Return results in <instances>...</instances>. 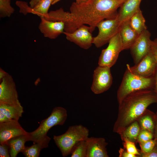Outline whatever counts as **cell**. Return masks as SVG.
Returning a JSON list of instances; mask_svg holds the SVG:
<instances>
[{
  "mask_svg": "<svg viewBox=\"0 0 157 157\" xmlns=\"http://www.w3.org/2000/svg\"><path fill=\"white\" fill-rule=\"evenodd\" d=\"M126 0H88L79 3L73 2L70 16L78 26L87 24L92 32L101 21L117 17V9Z\"/></svg>",
  "mask_w": 157,
  "mask_h": 157,
  "instance_id": "obj_1",
  "label": "cell"
},
{
  "mask_svg": "<svg viewBox=\"0 0 157 157\" xmlns=\"http://www.w3.org/2000/svg\"><path fill=\"white\" fill-rule=\"evenodd\" d=\"M157 103V96L153 89L140 90L127 96L119 104L117 118L113 131L120 134L138 119L151 104Z\"/></svg>",
  "mask_w": 157,
  "mask_h": 157,
  "instance_id": "obj_2",
  "label": "cell"
},
{
  "mask_svg": "<svg viewBox=\"0 0 157 157\" xmlns=\"http://www.w3.org/2000/svg\"><path fill=\"white\" fill-rule=\"evenodd\" d=\"M67 116V111L65 109L59 106L54 108L50 115L41 121L36 129L28 133L29 140L34 143L50 141L51 138L47 135L49 131L54 126L63 125Z\"/></svg>",
  "mask_w": 157,
  "mask_h": 157,
  "instance_id": "obj_3",
  "label": "cell"
},
{
  "mask_svg": "<svg viewBox=\"0 0 157 157\" xmlns=\"http://www.w3.org/2000/svg\"><path fill=\"white\" fill-rule=\"evenodd\" d=\"M89 130L81 125L70 126L64 134L54 135L53 139L63 157L71 154L72 149L77 142L86 140L88 137Z\"/></svg>",
  "mask_w": 157,
  "mask_h": 157,
  "instance_id": "obj_4",
  "label": "cell"
},
{
  "mask_svg": "<svg viewBox=\"0 0 157 157\" xmlns=\"http://www.w3.org/2000/svg\"><path fill=\"white\" fill-rule=\"evenodd\" d=\"M154 77H144L134 74L126 69L117 92L118 104L128 94L138 91L153 89Z\"/></svg>",
  "mask_w": 157,
  "mask_h": 157,
  "instance_id": "obj_5",
  "label": "cell"
},
{
  "mask_svg": "<svg viewBox=\"0 0 157 157\" xmlns=\"http://www.w3.org/2000/svg\"><path fill=\"white\" fill-rule=\"evenodd\" d=\"M119 26L117 17L101 21L97 26L98 33L93 37V44L96 47L100 48L108 43L119 32Z\"/></svg>",
  "mask_w": 157,
  "mask_h": 157,
  "instance_id": "obj_6",
  "label": "cell"
},
{
  "mask_svg": "<svg viewBox=\"0 0 157 157\" xmlns=\"http://www.w3.org/2000/svg\"><path fill=\"white\" fill-rule=\"evenodd\" d=\"M107 47L103 49L99 57V65L111 67L116 63L120 53L122 50L119 32L109 41Z\"/></svg>",
  "mask_w": 157,
  "mask_h": 157,
  "instance_id": "obj_7",
  "label": "cell"
},
{
  "mask_svg": "<svg viewBox=\"0 0 157 157\" xmlns=\"http://www.w3.org/2000/svg\"><path fill=\"white\" fill-rule=\"evenodd\" d=\"M110 68L107 66L99 65L94 70L91 89L94 94L102 93L111 87L113 77Z\"/></svg>",
  "mask_w": 157,
  "mask_h": 157,
  "instance_id": "obj_8",
  "label": "cell"
},
{
  "mask_svg": "<svg viewBox=\"0 0 157 157\" xmlns=\"http://www.w3.org/2000/svg\"><path fill=\"white\" fill-rule=\"evenodd\" d=\"M151 33L147 29L139 34L129 49L135 65L138 64L150 51Z\"/></svg>",
  "mask_w": 157,
  "mask_h": 157,
  "instance_id": "obj_9",
  "label": "cell"
},
{
  "mask_svg": "<svg viewBox=\"0 0 157 157\" xmlns=\"http://www.w3.org/2000/svg\"><path fill=\"white\" fill-rule=\"evenodd\" d=\"M127 68L131 73L144 77H153L157 67V61L150 51L137 64L131 67L127 64Z\"/></svg>",
  "mask_w": 157,
  "mask_h": 157,
  "instance_id": "obj_10",
  "label": "cell"
},
{
  "mask_svg": "<svg viewBox=\"0 0 157 157\" xmlns=\"http://www.w3.org/2000/svg\"><path fill=\"white\" fill-rule=\"evenodd\" d=\"M0 81V104H20L15 84L11 76L8 74Z\"/></svg>",
  "mask_w": 157,
  "mask_h": 157,
  "instance_id": "obj_11",
  "label": "cell"
},
{
  "mask_svg": "<svg viewBox=\"0 0 157 157\" xmlns=\"http://www.w3.org/2000/svg\"><path fill=\"white\" fill-rule=\"evenodd\" d=\"M89 26L83 24L71 33L64 32L66 39L74 43L80 47L88 49L93 44V37Z\"/></svg>",
  "mask_w": 157,
  "mask_h": 157,
  "instance_id": "obj_12",
  "label": "cell"
},
{
  "mask_svg": "<svg viewBox=\"0 0 157 157\" xmlns=\"http://www.w3.org/2000/svg\"><path fill=\"white\" fill-rule=\"evenodd\" d=\"M28 133L22 128L18 121L9 119L0 123V144L6 142L15 137L26 134Z\"/></svg>",
  "mask_w": 157,
  "mask_h": 157,
  "instance_id": "obj_13",
  "label": "cell"
},
{
  "mask_svg": "<svg viewBox=\"0 0 157 157\" xmlns=\"http://www.w3.org/2000/svg\"><path fill=\"white\" fill-rule=\"evenodd\" d=\"M40 22L38 28L45 37L55 39L64 32L65 24L61 21H53L40 17Z\"/></svg>",
  "mask_w": 157,
  "mask_h": 157,
  "instance_id": "obj_14",
  "label": "cell"
},
{
  "mask_svg": "<svg viewBox=\"0 0 157 157\" xmlns=\"http://www.w3.org/2000/svg\"><path fill=\"white\" fill-rule=\"evenodd\" d=\"M87 144L86 157H108L106 147L108 144L104 138L88 137Z\"/></svg>",
  "mask_w": 157,
  "mask_h": 157,
  "instance_id": "obj_15",
  "label": "cell"
},
{
  "mask_svg": "<svg viewBox=\"0 0 157 157\" xmlns=\"http://www.w3.org/2000/svg\"><path fill=\"white\" fill-rule=\"evenodd\" d=\"M41 17L51 21L63 22L65 24L64 32L67 33H72L80 27L72 20L70 12L65 11L62 8L51 11L46 16Z\"/></svg>",
  "mask_w": 157,
  "mask_h": 157,
  "instance_id": "obj_16",
  "label": "cell"
},
{
  "mask_svg": "<svg viewBox=\"0 0 157 157\" xmlns=\"http://www.w3.org/2000/svg\"><path fill=\"white\" fill-rule=\"evenodd\" d=\"M119 32L121 39L123 50L129 49L139 35L131 27L129 19L120 25Z\"/></svg>",
  "mask_w": 157,
  "mask_h": 157,
  "instance_id": "obj_17",
  "label": "cell"
},
{
  "mask_svg": "<svg viewBox=\"0 0 157 157\" xmlns=\"http://www.w3.org/2000/svg\"><path fill=\"white\" fill-rule=\"evenodd\" d=\"M142 0H126L120 6L117 19L119 25L129 20L132 15L140 9Z\"/></svg>",
  "mask_w": 157,
  "mask_h": 157,
  "instance_id": "obj_18",
  "label": "cell"
},
{
  "mask_svg": "<svg viewBox=\"0 0 157 157\" xmlns=\"http://www.w3.org/2000/svg\"><path fill=\"white\" fill-rule=\"evenodd\" d=\"M28 133L26 134L12 138L7 142L9 147L10 157H16L19 153L23 151L25 146V142L29 141Z\"/></svg>",
  "mask_w": 157,
  "mask_h": 157,
  "instance_id": "obj_19",
  "label": "cell"
},
{
  "mask_svg": "<svg viewBox=\"0 0 157 157\" xmlns=\"http://www.w3.org/2000/svg\"><path fill=\"white\" fill-rule=\"evenodd\" d=\"M156 113L147 109L138 119L141 129L146 130L154 134L155 127Z\"/></svg>",
  "mask_w": 157,
  "mask_h": 157,
  "instance_id": "obj_20",
  "label": "cell"
},
{
  "mask_svg": "<svg viewBox=\"0 0 157 157\" xmlns=\"http://www.w3.org/2000/svg\"><path fill=\"white\" fill-rule=\"evenodd\" d=\"M24 112L23 107L20 103L14 105L0 104V112L10 119L18 121Z\"/></svg>",
  "mask_w": 157,
  "mask_h": 157,
  "instance_id": "obj_21",
  "label": "cell"
},
{
  "mask_svg": "<svg viewBox=\"0 0 157 157\" xmlns=\"http://www.w3.org/2000/svg\"><path fill=\"white\" fill-rule=\"evenodd\" d=\"M145 22L140 9L135 13L129 19L131 27L138 34L147 29Z\"/></svg>",
  "mask_w": 157,
  "mask_h": 157,
  "instance_id": "obj_22",
  "label": "cell"
},
{
  "mask_svg": "<svg viewBox=\"0 0 157 157\" xmlns=\"http://www.w3.org/2000/svg\"><path fill=\"white\" fill-rule=\"evenodd\" d=\"M141 129L138 122L136 120L128 126L119 135L121 139L125 138L135 143L137 142Z\"/></svg>",
  "mask_w": 157,
  "mask_h": 157,
  "instance_id": "obj_23",
  "label": "cell"
},
{
  "mask_svg": "<svg viewBox=\"0 0 157 157\" xmlns=\"http://www.w3.org/2000/svg\"><path fill=\"white\" fill-rule=\"evenodd\" d=\"M50 141H45L34 143L30 147L25 146L22 153L26 157H38L41 150L48 147Z\"/></svg>",
  "mask_w": 157,
  "mask_h": 157,
  "instance_id": "obj_24",
  "label": "cell"
},
{
  "mask_svg": "<svg viewBox=\"0 0 157 157\" xmlns=\"http://www.w3.org/2000/svg\"><path fill=\"white\" fill-rule=\"evenodd\" d=\"M54 0H40L32 8L31 13L40 17H44L47 15L49 8Z\"/></svg>",
  "mask_w": 157,
  "mask_h": 157,
  "instance_id": "obj_25",
  "label": "cell"
},
{
  "mask_svg": "<svg viewBox=\"0 0 157 157\" xmlns=\"http://www.w3.org/2000/svg\"><path fill=\"white\" fill-rule=\"evenodd\" d=\"M72 157H86L87 144L85 140L79 141L72 147L71 152Z\"/></svg>",
  "mask_w": 157,
  "mask_h": 157,
  "instance_id": "obj_26",
  "label": "cell"
},
{
  "mask_svg": "<svg viewBox=\"0 0 157 157\" xmlns=\"http://www.w3.org/2000/svg\"><path fill=\"white\" fill-rule=\"evenodd\" d=\"M11 0H0V17H9L15 10L10 4Z\"/></svg>",
  "mask_w": 157,
  "mask_h": 157,
  "instance_id": "obj_27",
  "label": "cell"
},
{
  "mask_svg": "<svg viewBox=\"0 0 157 157\" xmlns=\"http://www.w3.org/2000/svg\"><path fill=\"white\" fill-rule=\"evenodd\" d=\"M123 141L124 148L129 153L140 157V150L136 147L135 143L128 140L125 138L121 139Z\"/></svg>",
  "mask_w": 157,
  "mask_h": 157,
  "instance_id": "obj_28",
  "label": "cell"
},
{
  "mask_svg": "<svg viewBox=\"0 0 157 157\" xmlns=\"http://www.w3.org/2000/svg\"><path fill=\"white\" fill-rule=\"evenodd\" d=\"M141 150L140 153H147L152 151L155 147L156 143L154 138L148 141L139 143Z\"/></svg>",
  "mask_w": 157,
  "mask_h": 157,
  "instance_id": "obj_29",
  "label": "cell"
},
{
  "mask_svg": "<svg viewBox=\"0 0 157 157\" xmlns=\"http://www.w3.org/2000/svg\"><path fill=\"white\" fill-rule=\"evenodd\" d=\"M153 138V133L146 130L141 129L138 138L137 142L139 143L145 142Z\"/></svg>",
  "mask_w": 157,
  "mask_h": 157,
  "instance_id": "obj_30",
  "label": "cell"
},
{
  "mask_svg": "<svg viewBox=\"0 0 157 157\" xmlns=\"http://www.w3.org/2000/svg\"><path fill=\"white\" fill-rule=\"evenodd\" d=\"M16 4L19 8V12L25 15L31 13L32 8L29 6L27 3L22 1H17Z\"/></svg>",
  "mask_w": 157,
  "mask_h": 157,
  "instance_id": "obj_31",
  "label": "cell"
},
{
  "mask_svg": "<svg viewBox=\"0 0 157 157\" xmlns=\"http://www.w3.org/2000/svg\"><path fill=\"white\" fill-rule=\"evenodd\" d=\"M0 157H10L9 147L7 142L0 144Z\"/></svg>",
  "mask_w": 157,
  "mask_h": 157,
  "instance_id": "obj_32",
  "label": "cell"
},
{
  "mask_svg": "<svg viewBox=\"0 0 157 157\" xmlns=\"http://www.w3.org/2000/svg\"><path fill=\"white\" fill-rule=\"evenodd\" d=\"M151 51L157 61V38L151 41Z\"/></svg>",
  "mask_w": 157,
  "mask_h": 157,
  "instance_id": "obj_33",
  "label": "cell"
},
{
  "mask_svg": "<svg viewBox=\"0 0 157 157\" xmlns=\"http://www.w3.org/2000/svg\"><path fill=\"white\" fill-rule=\"evenodd\" d=\"M119 153V157H138L137 156L129 153L124 148H120Z\"/></svg>",
  "mask_w": 157,
  "mask_h": 157,
  "instance_id": "obj_34",
  "label": "cell"
},
{
  "mask_svg": "<svg viewBox=\"0 0 157 157\" xmlns=\"http://www.w3.org/2000/svg\"><path fill=\"white\" fill-rule=\"evenodd\" d=\"M140 157H157V145L156 144L154 149L151 151L147 153H140Z\"/></svg>",
  "mask_w": 157,
  "mask_h": 157,
  "instance_id": "obj_35",
  "label": "cell"
},
{
  "mask_svg": "<svg viewBox=\"0 0 157 157\" xmlns=\"http://www.w3.org/2000/svg\"><path fill=\"white\" fill-rule=\"evenodd\" d=\"M153 77L154 83L153 89L157 96V67Z\"/></svg>",
  "mask_w": 157,
  "mask_h": 157,
  "instance_id": "obj_36",
  "label": "cell"
},
{
  "mask_svg": "<svg viewBox=\"0 0 157 157\" xmlns=\"http://www.w3.org/2000/svg\"><path fill=\"white\" fill-rule=\"evenodd\" d=\"M155 127L154 133V138L156 141V144L157 145V114L156 113L155 115Z\"/></svg>",
  "mask_w": 157,
  "mask_h": 157,
  "instance_id": "obj_37",
  "label": "cell"
},
{
  "mask_svg": "<svg viewBox=\"0 0 157 157\" xmlns=\"http://www.w3.org/2000/svg\"><path fill=\"white\" fill-rule=\"evenodd\" d=\"M9 119L6 115L0 112V123L6 122Z\"/></svg>",
  "mask_w": 157,
  "mask_h": 157,
  "instance_id": "obj_38",
  "label": "cell"
},
{
  "mask_svg": "<svg viewBox=\"0 0 157 157\" xmlns=\"http://www.w3.org/2000/svg\"><path fill=\"white\" fill-rule=\"evenodd\" d=\"M8 73L5 71L1 67L0 68V81L7 76Z\"/></svg>",
  "mask_w": 157,
  "mask_h": 157,
  "instance_id": "obj_39",
  "label": "cell"
},
{
  "mask_svg": "<svg viewBox=\"0 0 157 157\" xmlns=\"http://www.w3.org/2000/svg\"><path fill=\"white\" fill-rule=\"evenodd\" d=\"M40 0H31L29 2L30 6L32 8L38 3Z\"/></svg>",
  "mask_w": 157,
  "mask_h": 157,
  "instance_id": "obj_40",
  "label": "cell"
},
{
  "mask_svg": "<svg viewBox=\"0 0 157 157\" xmlns=\"http://www.w3.org/2000/svg\"><path fill=\"white\" fill-rule=\"evenodd\" d=\"M87 0H75L76 1L75 2L77 3H79L85 2Z\"/></svg>",
  "mask_w": 157,
  "mask_h": 157,
  "instance_id": "obj_41",
  "label": "cell"
},
{
  "mask_svg": "<svg viewBox=\"0 0 157 157\" xmlns=\"http://www.w3.org/2000/svg\"><path fill=\"white\" fill-rule=\"evenodd\" d=\"M60 0H54L52 3V5H53V4H56V3H57Z\"/></svg>",
  "mask_w": 157,
  "mask_h": 157,
  "instance_id": "obj_42",
  "label": "cell"
},
{
  "mask_svg": "<svg viewBox=\"0 0 157 157\" xmlns=\"http://www.w3.org/2000/svg\"><path fill=\"white\" fill-rule=\"evenodd\" d=\"M156 113L157 114V111L156 112Z\"/></svg>",
  "mask_w": 157,
  "mask_h": 157,
  "instance_id": "obj_43",
  "label": "cell"
}]
</instances>
